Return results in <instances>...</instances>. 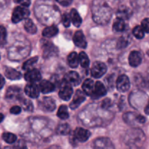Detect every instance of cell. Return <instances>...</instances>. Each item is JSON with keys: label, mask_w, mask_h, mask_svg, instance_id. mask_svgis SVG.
I'll return each instance as SVG.
<instances>
[{"label": "cell", "mask_w": 149, "mask_h": 149, "mask_svg": "<svg viewBox=\"0 0 149 149\" xmlns=\"http://www.w3.org/2000/svg\"><path fill=\"white\" fill-rule=\"evenodd\" d=\"M91 13L95 23L101 25L107 24L112 16V10L104 0H94L91 5Z\"/></svg>", "instance_id": "obj_1"}, {"label": "cell", "mask_w": 149, "mask_h": 149, "mask_svg": "<svg viewBox=\"0 0 149 149\" xmlns=\"http://www.w3.org/2000/svg\"><path fill=\"white\" fill-rule=\"evenodd\" d=\"M146 140V136L141 130L133 128L127 132L124 143L130 149H140Z\"/></svg>", "instance_id": "obj_2"}, {"label": "cell", "mask_w": 149, "mask_h": 149, "mask_svg": "<svg viewBox=\"0 0 149 149\" xmlns=\"http://www.w3.org/2000/svg\"><path fill=\"white\" fill-rule=\"evenodd\" d=\"M123 118L127 124L132 126H136L137 124H142L146 122L145 117L132 112L126 113L125 114H124Z\"/></svg>", "instance_id": "obj_3"}, {"label": "cell", "mask_w": 149, "mask_h": 149, "mask_svg": "<svg viewBox=\"0 0 149 149\" xmlns=\"http://www.w3.org/2000/svg\"><path fill=\"white\" fill-rule=\"evenodd\" d=\"M30 12L26 8L23 6H18L14 9L12 15V21L14 24L20 22L24 19L28 18Z\"/></svg>", "instance_id": "obj_4"}, {"label": "cell", "mask_w": 149, "mask_h": 149, "mask_svg": "<svg viewBox=\"0 0 149 149\" xmlns=\"http://www.w3.org/2000/svg\"><path fill=\"white\" fill-rule=\"evenodd\" d=\"M90 136H91V132L88 130L81 128V127H78V128L75 129V130L74 131L72 139L74 140L75 143L78 142L84 143L88 140Z\"/></svg>", "instance_id": "obj_5"}, {"label": "cell", "mask_w": 149, "mask_h": 149, "mask_svg": "<svg viewBox=\"0 0 149 149\" xmlns=\"http://www.w3.org/2000/svg\"><path fill=\"white\" fill-rule=\"evenodd\" d=\"M107 72V66L101 61H96L91 69V74L94 78H100Z\"/></svg>", "instance_id": "obj_6"}, {"label": "cell", "mask_w": 149, "mask_h": 149, "mask_svg": "<svg viewBox=\"0 0 149 149\" xmlns=\"http://www.w3.org/2000/svg\"><path fill=\"white\" fill-rule=\"evenodd\" d=\"M94 149H115L111 140L107 137H99L93 143Z\"/></svg>", "instance_id": "obj_7"}, {"label": "cell", "mask_w": 149, "mask_h": 149, "mask_svg": "<svg viewBox=\"0 0 149 149\" xmlns=\"http://www.w3.org/2000/svg\"><path fill=\"white\" fill-rule=\"evenodd\" d=\"M39 107L43 111L52 112L56 109V102L51 97H43L39 102Z\"/></svg>", "instance_id": "obj_8"}, {"label": "cell", "mask_w": 149, "mask_h": 149, "mask_svg": "<svg viewBox=\"0 0 149 149\" xmlns=\"http://www.w3.org/2000/svg\"><path fill=\"white\" fill-rule=\"evenodd\" d=\"M116 88L120 92H127L130 88V81L125 74H121L117 78Z\"/></svg>", "instance_id": "obj_9"}, {"label": "cell", "mask_w": 149, "mask_h": 149, "mask_svg": "<svg viewBox=\"0 0 149 149\" xmlns=\"http://www.w3.org/2000/svg\"><path fill=\"white\" fill-rule=\"evenodd\" d=\"M73 94V89L72 88V86L66 83L65 81H63V84L60 88L58 96L61 100L64 101H68L71 98L72 95Z\"/></svg>", "instance_id": "obj_10"}, {"label": "cell", "mask_w": 149, "mask_h": 149, "mask_svg": "<svg viewBox=\"0 0 149 149\" xmlns=\"http://www.w3.org/2000/svg\"><path fill=\"white\" fill-rule=\"evenodd\" d=\"M9 100H21L23 99L21 88L17 86H10L8 88L5 95Z\"/></svg>", "instance_id": "obj_11"}, {"label": "cell", "mask_w": 149, "mask_h": 149, "mask_svg": "<svg viewBox=\"0 0 149 149\" xmlns=\"http://www.w3.org/2000/svg\"><path fill=\"white\" fill-rule=\"evenodd\" d=\"M86 100L85 93L83 92L81 90H77L75 94H74V97H73L72 101L71 102L70 104V107L72 110L78 108L83 102Z\"/></svg>", "instance_id": "obj_12"}, {"label": "cell", "mask_w": 149, "mask_h": 149, "mask_svg": "<svg viewBox=\"0 0 149 149\" xmlns=\"http://www.w3.org/2000/svg\"><path fill=\"white\" fill-rule=\"evenodd\" d=\"M64 81L70 84V86H76L81 84V78L78 72L74 71H70L65 74Z\"/></svg>", "instance_id": "obj_13"}, {"label": "cell", "mask_w": 149, "mask_h": 149, "mask_svg": "<svg viewBox=\"0 0 149 149\" xmlns=\"http://www.w3.org/2000/svg\"><path fill=\"white\" fill-rule=\"evenodd\" d=\"M24 78L26 81L29 83H33L35 84L36 82L40 81L41 79V74L40 72L37 69H31L29 70L27 72H26Z\"/></svg>", "instance_id": "obj_14"}, {"label": "cell", "mask_w": 149, "mask_h": 149, "mask_svg": "<svg viewBox=\"0 0 149 149\" xmlns=\"http://www.w3.org/2000/svg\"><path fill=\"white\" fill-rule=\"evenodd\" d=\"M106 93H107V90H106L105 87L103 85L102 83L100 82V81H97L94 84V91H93L91 97L93 99H99L104 97Z\"/></svg>", "instance_id": "obj_15"}, {"label": "cell", "mask_w": 149, "mask_h": 149, "mask_svg": "<svg viewBox=\"0 0 149 149\" xmlns=\"http://www.w3.org/2000/svg\"><path fill=\"white\" fill-rule=\"evenodd\" d=\"M73 42L78 48H86L87 46L86 40L82 31H77L74 33L73 36Z\"/></svg>", "instance_id": "obj_16"}, {"label": "cell", "mask_w": 149, "mask_h": 149, "mask_svg": "<svg viewBox=\"0 0 149 149\" xmlns=\"http://www.w3.org/2000/svg\"><path fill=\"white\" fill-rule=\"evenodd\" d=\"M25 91L26 94L28 97H31V98H37L40 95V87L35 84L33 83H30L28 85L26 86L25 87Z\"/></svg>", "instance_id": "obj_17"}, {"label": "cell", "mask_w": 149, "mask_h": 149, "mask_svg": "<svg viewBox=\"0 0 149 149\" xmlns=\"http://www.w3.org/2000/svg\"><path fill=\"white\" fill-rule=\"evenodd\" d=\"M142 62V55L139 51H133L129 56V63L132 67H136Z\"/></svg>", "instance_id": "obj_18"}, {"label": "cell", "mask_w": 149, "mask_h": 149, "mask_svg": "<svg viewBox=\"0 0 149 149\" xmlns=\"http://www.w3.org/2000/svg\"><path fill=\"white\" fill-rule=\"evenodd\" d=\"M42 48H43V56L45 58L56 54L57 48L49 42L45 41L44 44H42Z\"/></svg>", "instance_id": "obj_19"}, {"label": "cell", "mask_w": 149, "mask_h": 149, "mask_svg": "<svg viewBox=\"0 0 149 149\" xmlns=\"http://www.w3.org/2000/svg\"><path fill=\"white\" fill-rule=\"evenodd\" d=\"M5 74L8 79L12 80V81L19 80L21 78V73L11 67H7L5 69Z\"/></svg>", "instance_id": "obj_20"}, {"label": "cell", "mask_w": 149, "mask_h": 149, "mask_svg": "<svg viewBox=\"0 0 149 149\" xmlns=\"http://www.w3.org/2000/svg\"><path fill=\"white\" fill-rule=\"evenodd\" d=\"M40 90L43 94H48L55 89V86L49 81H42L40 84Z\"/></svg>", "instance_id": "obj_21"}, {"label": "cell", "mask_w": 149, "mask_h": 149, "mask_svg": "<svg viewBox=\"0 0 149 149\" xmlns=\"http://www.w3.org/2000/svg\"><path fill=\"white\" fill-rule=\"evenodd\" d=\"M132 14V13L130 8L125 6H122L119 8V9L117 11V18L123 20L128 19L131 17Z\"/></svg>", "instance_id": "obj_22"}, {"label": "cell", "mask_w": 149, "mask_h": 149, "mask_svg": "<svg viewBox=\"0 0 149 149\" xmlns=\"http://www.w3.org/2000/svg\"><path fill=\"white\" fill-rule=\"evenodd\" d=\"M82 88L85 94L88 96H91L93 93L94 88V81L91 79H86L84 82L82 86Z\"/></svg>", "instance_id": "obj_23"}, {"label": "cell", "mask_w": 149, "mask_h": 149, "mask_svg": "<svg viewBox=\"0 0 149 149\" xmlns=\"http://www.w3.org/2000/svg\"><path fill=\"white\" fill-rule=\"evenodd\" d=\"M70 18H71L72 22L73 23L74 26L76 27H79L82 24V18L80 16L79 13L75 9H72L70 13Z\"/></svg>", "instance_id": "obj_24"}, {"label": "cell", "mask_w": 149, "mask_h": 149, "mask_svg": "<svg viewBox=\"0 0 149 149\" xmlns=\"http://www.w3.org/2000/svg\"><path fill=\"white\" fill-rule=\"evenodd\" d=\"M67 63L71 68H76L79 64L78 55L75 52H72L67 57Z\"/></svg>", "instance_id": "obj_25"}, {"label": "cell", "mask_w": 149, "mask_h": 149, "mask_svg": "<svg viewBox=\"0 0 149 149\" xmlns=\"http://www.w3.org/2000/svg\"><path fill=\"white\" fill-rule=\"evenodd\" d=\"M58 32V29L56 26H50L44 29L42 35L45 37H52L56 35Z\"/></svg>", "instance_id": "obj_26"}, {"label": "cell", "mask_w": 149, "mask_h": 149, "mask_svg": "<svg viewBox=\"0 0 149 149\" xmlns=\"http://www.w3.org/2000/svg\"><path fill=\"white\" fill-rule=\"evenodd\" d=\"M24 28L25 30L28 33L31 34H34L37 32V27H36L35 24L32 22L31 19L29 18H26L25 19V22H24Z\"/></svg>", "instance_id": "obj_27"}, {"label": "cell", "mask_w": 149, "mask_h": 149, "mask_svg": "<svg viewBox=\"0 0 149 149\" xmlns=\"http://www.w3.org/2000/svg\"><path fill=\"white\" fill-rule=\"evenodd\" d=\"M125 27L126 24L124 20L118 18L116 19V21L113 23V29L114 31H117V32L124 31V29H125Z\"/></svg>", "instance_id": "obj_28"}, {"label": "cell", "mask_w": 149, "mask_h": 149, "mask_svg": "<svg viewBox=\"0 0 149 149\" xmlns=\"http://www.w3.org/2000/svg\"><path fill=\"white\" fill-rule=\"evenodd\" d=\"M68 109L66 105H61L58 107V112H57V116L62 120H66L69 118L70 115L68 113Z\"/></svg>", "instance_id": "obj_29"}, {"label": "cell", "mask_w": 149, "mask_h": 149, "mask_svg": "<svg viewBox=\"0 0 149 149\" xmlns=\"http://www.w3.org/2000/svg\"><path fill=\"white\" fill-rule=\"evenodd\" d=\"M79 58V64H81V67L84 68H87L89 66V58L85 52H81L78 55Z\"/></svg>", "instance_id": "obj_30"}, {"label": "cell", "mask_w": 149, "mask_h": 149, "mask_svg": "<svg viewBox=\"0 0 149 149\" xmlns=\"http://www.w3.org/2000/svg\"><path fill=\"white\" fill-rule=\"evenodd\" d=\"M56 133L60 135H67L70 133V127L68 124H60L56 128Z\"/></svg>", "instance_id": "obj_31"}, {"label": "cell", "mask_w": 149, "mask_h": 149, "mask_svg": "<svg viewBox=\"0 0 149 149\" xmlns=\"http://www.w3.org/2000/svg\"><path fill=\"white\" fill-rule=\"evenodd\" d=\"M2 137V139H3L6 143H10V144H12V143H15L17 140L16 135L10 132L3 133Z\"/></svg>", "instance_id": "obj_32"}, {"label": "cell", "mask_w": 149, "mask_h": 149, "mask_svg": "<svg viewBox=\"0 0 149 149\" xmlns=\"http://www.w3.org/2000/svg\"><path fill=\"white\" fill-rule=\"evenodd\" d=\"M37 61H38V57L37 56L32 57V58H29V59H28L26 61H25V62L24 63L22 67L23 70H29L34 64H35L37 62Z\"/></svg>", "instance_id": "obj_33"}, {"label": "cell", "mask_w": 149, "mask_h": 149, "mask_svg": "<svg viewBox=\"0 0 149 149\" xmlns=\"http://www.w3.org/2000/svg\"><path fill=\"white\" fill-rule=\"evenodd\" d=\"M132 33L133 35H134L136 38H137V39H142V38L144 37L145 31L143 29V28H142L141 26H137L134 27V29H133L132 31Z\"/></svg>", "instance_id": "obj_34"}, {"label": "cell", "mask_w": 149, "mask_h": 149, "mask_svg": "<svg viewBox=\"0 0 149 149\" xmlns=\"http://www.w3.org/2000/svg\"><path fill=\"white\" fill-rule=\"evenodd\" d=\"M7 31L2 26H0V46H3L6 43Z\"/></svg>", "instance_id": "obj_35"}, {"label": "cell", "mask_w": 149, "mask_h": 149, "mask_svg": "<svg viewBox=\"0 0 149 149\" xmlns=\"http://www.w3.org/2000/svg\"><path fill=\"white\" fill-rule=\"evenodd\" d=\"M128 44L129 40L127 37H121L117 42V48L118 49H122V48H126L128 45Z\"/></svg>", "instance_id": "obj_36"}, {"label": "cell", "mask_w": 149, "mask_h": 149, "mask_svg": "<svg viewBox=\"0 0 149 149\" xmlns=\"http://www.w3.org/2000/svg\"><path fill=\"white\" fill-rule=\"evenodd\" d=\"M21 103H22L23 108L26 111H32L33 110V104L30 100H25V99H22L21 100Z\"/></svg>", "instance_id": "obj_37"}, {"label": "cell", "mask_w": 149, "mask_h": 149, "mask_svg": "<svg viewBox=\"0 0 149 149\" xmlns=\"http://www.w3.org/2000/svg\"><path fill=\"white\" fill-rule=\"evenodd\" d=\"M61 21H62L63 25L65 27H68L70 26V22H71V18L69 14L64 13L62 15V18H61Z\"/></svg>", "instance_id": "obj_38"}, {"label": "cell", "mask_w": 149, "mask_h": 149, "mask_svg": "<svg viewBox=\"0 0 149 149\" xmlns=\"http://www.w3.org/2000/svg\"><path fill=\"white\" fill-rule=\"evenodd\" d=\"M141 27L145 32L149 33V18H145L142 21Z\"/></svg>", "instance_id": "obj_39"}, {"label": "cell", "mask_w": 149, "mask_h": 149, "mask_svg": "<svg viewBox=\"0 0 149 149\" xmlns=\"http://www.w3.org/2000/svg\"><path fill=\"white\" fill-rule=\"evenodd\" d=\"M13 149H28L27 148L26 146L25 143H24L23 140H20L18 142H16V143L14 146Z\"/></svg>", "instance_id": "obj_40"}, {"label": "cell", "mask_w": 149, "mask_h": 149, "mask_svg": "<svg viewBox=\"0 0 149 149\" xmlns=\"http://www.w3.org/2000/svg\"><path fill=\"white\" fill-rule=\"evenodd\" d=\"M110 105H111V100H110V99L106 98V99H104L102 102L101 106L102 108L104 109V110H106V109H108L109 107H110Z\"/></svg>", "instance_id": "obj_41"}, {"label": "cell", "mask_w": 149, "mask_h": 149, "mask_svg": "<svg viewBox=\"0 0 149 149\" xmlns=\"http://www.w3.org/2000/svg\"><path fill=\"white\" fill-rule=\"evenodd\" d=\"M15 2L25 8L29 7L31 4V0H15Z\"/></svg>", "instance_id": "obj_42"}, {"label": "cell", "mask_w": 149, "mask_h": 149, "mask_svg": "<svg viewBox=\"0 0 149 149\" xmlns=\"http://www.w3.org/2000/svg\"><path fill=\"white\" fill-rule=\"evenodd\" d=\"M10 112L12 114H14V115H18V114H19L21 112V108L19 106L15 105L11 107L10 110Z\"/></svg>", "instance_id": "obj_43"}, {"label": "cell", "mask_w": 149, "mask_h": 149, "mask_svg": "<svg viewBox=\"0 0 149 149\" xmlns=\"http://www.w3.org/2000/svg\"><path fill=\"white\" fill-rule=\"evenodd\" d=\"M56 1L63 6H68L72 2L73 0H56Z\"/></svg>", "instance_id": "obj_44"}, {"label": "cell", "mask_w": 149, "mask_h": 149, "mask_svg": "<svg viewBox=\"0 0 149 149\" xmlns=\"http://www.w3.org/2000/svg\"><path fill=\"white\" fill-rule=\"evenodd\" d=\"M5 84V78H4V77L2 76V74H0V89L3 88Z\"/></svg>", "instance_id": "obj_45"}, {"label": "cell", "mask_w": 149, "mask_h": 149, "mask_svg": "<svg viewBox=\"0 0 149 149\" xmlns=\"http://www.w3.org/2000/svg\"><path fill=\"white\" fill-rule=\"evenodd\" d=\"M145 113L146 114V115H148L149 116V101L148 102V104H146V107H145Z\"/></svg>", "instance_id": "obj_46"}, {"label": "cell", "mask_w": 149, "mask_h": 149, "mask_svg": "<svg viewBox=\"0 0 149 149\" xmlns=\"http://www.w3.org/2000/svg\"><path fill=\"white\" fill-rule=\"evenodd\" d=\"M47 149H61V148H60L59 147H58V146H51V147L48 148H47Z\"/></svg>", "instance_id": "obj_47"}, {"label": "cell", "mask_w": 149, "mask_h": 149, "mask_svg": "<svg viewBox=\"0 0 149 149\" xmlns=\"http://www.w3.org/2000/svg\"><path fill=\"white\" fill-rule=\"evenodd\" d=\"M4 118H5V117H4L3 114H2V113H0V123L2 122V121H3Z\"/></svg>", "instance_id": "obj_48"}, {"label": "cell", "mask_w": 149, "mask_h": 149, "mask_svg": "<svg viewBox=\"0 0 149 149\" xmlns=\"http://www.w3.org/2000/svg\"><path fill=\"white\" fill-rule=\"evenodd\" d=\"M5 149H13V148H12L8 147V148H5Z\"/></svg>", "instance_id": "obj_49"}, {"label": "cell", "mask_w": 149, "mask_h": 149, "mask_svg": "<svg viewBox=\"0 0 149 149\" xmlns=\"http://www.w3.org/2000/svg\"><path fill=\"white\" fill-rule=\"evenodd\" d=\"M147 54H148V55L149 56V51H147Z\"/></svg>", "instance_id": "obj_50"}]
</instances>
